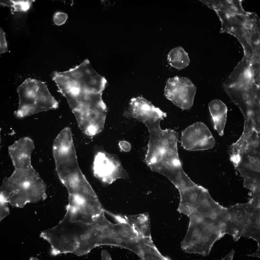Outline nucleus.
<instances>
[{
    "mask_svg": "<svg viewBox=\"0 0 260 260\" xmlns=\"http://www.w3.org/2000/svg\"><path fill=\"white\" fill-rule=\"evenodd\" d=\"M190 221L181 243L186 253L209 255L215 242L226 234L227 217L218 208L205 213L196 211L188 216Z\"/></svg>",
    "mask_w": 260,
    "mask_h": 260,
    "instance_id": "f257e3e1",
    "label": "nucleus"
},
{
    "mask_svg": "<svg viewBox=\"0 0 260 260\" xmlns=\"http://www.w3.org/2000/svg\"><path fill=\"white\" fill-rule=\"evenodd\" d=\"M40 236L50 244L53 255L68 253L83 255L92 249L93 224L74 219L66 214L57 225L42 232Z\"/></svg>",
    "mask_w": 260,
    "mask_h": 260,
    "instance_id": "f03ea898",
    "label": "nucleus"
},
{
    "mask_svg": "<svg viewBox=\"0 0 260 260\" xmlns=\"http://www.w3.org/2000/svg\"><path fill=\"white\" fill-rule=\"evenodd\" d=\"M217 15L221 22V32L233 36L245 49L260 43V19L255 13L235 9L220 11Z\"/></svg>",
    "mask_w": 260,
    "mask_h": 260,
    "instance_id": "7ed1b4c3",
    "label": "nucleus"
},
{
    "mask_svg": "<svg viewBox=\"0 0 260 260\" xmlns=\"http://www.w3.org/2000/svg\"><path fill=\"white\" fill-rule=\"evenodd\" d=\"M18 109L15 112L17 117H25L40 112L57 108L58 101L49 91L46 83L28 78L19 86Z\"/></svg>",
    "mask_w": 260,
    "mask_h": 260,
    "instance_id": "20e7f679",
    "label": "nucleus"
},
{
    "mask_svg": "<svg viewBox=\"0 0 260 260\" xmlns=\"http://www.w3.org/2000/svg\"><path fill=\"white\" fill-rule=\"evenodd\" d=\"M149 132L150 138L145 160L152 171L156 172L167 164L181 163L177 148L178 132L160 128Z\"/></svg>",
    "mask_w": 260,
    "mask_h": 260,
    "instance_id": "39448f33",
    "label": "nucleus"
},
{
    "mask_svg": "<svg viewBox=\"0 0 260 260\" xmlns=\"http://www.w3.org/2000/svg\"><path fill=\"white\" fill-rule=\"evenodd\" d=\"M225 233L234 241L241 237L252 239L260 243V209L255 205H236L228 208Z\"/></svg>",
    "mask_w": 260,
    "mask_h": 260,
    "instance_id": "423d86ee",
    "label": "nucleus"
},
{
    "mask_svg": "<svg viewBox=\"0 0 260 260\" xmlns=\"http://www.w3.org/2000/svg\"><path fill=\"white\" fill-rule=\"evenodd\" d=\"M93 169L94 176L106 184H111L119 178L129 177L117 156L102 149L95 155Z\"/></svg>",
    "mask_w": 260,
    "mask_h": 260,
    "instance_id": "0eeeda50",
    "label": "nucleus"
},
{
    "mask_svg": "<svg viewBox=\"0 0 260 260\" xmlns=\"http://www.w3.org/2000/svg\"><path fill=\"white\" fill-rule=\"evenodd\" d=\"M57 72L75 81L83 92L102 93L107 83L105 78L95 71L88 59L68 71Z\"/></svg>",
    "mask_w": 260,
    "mask_h": 260,
    "instance_id": "6e6552de",
    "label": "nucleus"
},
{
    "mask_svg": "<svg viewBox=\"0 0 260 260\" xmlns=\"http://www.w3.org/2000/svg\"><path fill=\"white\" fill-rule=\"evenodd\" d=\"M196 88L188 78L176 76L167 80L164 95L175 105L183 110L193 106Z\"/></svg>",
    "mask_w": 260,
    "mask_h": 260,
    "instance_id": "1a4fd4ad",
    "label": "nucleus"
},
{
    "mask_svg": "<svg viewBox=\"0 0 260 260\" xmlns=\"http://www.w3.org/2000/svg\"><path fill=\"white\" fill-rule=\"evenodd\" d=\"M182 146L189 151L207 150L214 147V139L207 126L197 122L187 127L182 133Z\"/></svg>",
    "mask_w": 260,
    "mask_h": 260,
    "instance_id": "9d476101",
    "label": "nucleus"
},
{
    "mask_svg": "<svg viewBox=\"0 0 260 260\" xmlns=\"http://www.w3.org/2000/svg\"><path fill=\"white\" fill-rule=\"evenodd\" d=\"M106 107L82 108L72 111L84 134L93 136L102 130L107 114Z\"/></svg>",
    "mask_w": 260,
    "mask_h": 260,
    "instance_id": "9b49d317",
    "label": "nucleus"
},
{
    "mask_svg": "<svg viewBox=\"0 0 260 260\" xmlns=\"http://www.w3.org/2000/svg\"><path fill=\"white\" fill-rule=\"evenodd\" d=\"M46 188L45 183L40 177L11 195L8 202L12 206L22 208L27 203L44 200L47 197Z\"/></svg>",
    "mask_w": 260,
    "mask_h": 260,
    "instance_id": "f8f14e48",
    "label": "nucleus"
},
{
    "mask_svg": "<svg viewBox=\"0 0 260 260\" xmlns=\"http://www.w3.org/2000/svg\"><path fill=\"white\" fill-rule=\"evenodd\" d=\"M34 148L33 141L28 137L20 138L8 147V152L15 169L32 166L31 154Z\"/></svg>",
    "mask_w": 260,
    "mask_h": 260,
    "instance_id": "ddd939ff",
    "label": "nucleus"
},
{
    "mask_svg": "<svg viewBox=\"0 0 260 260\" xmlns=\"http://www.w3.org/2000/svg\"><path fill=\"white\" fill-rule=\"evenodd\" d=\"M53 80L56 83L59 91L65 98L72 111L79 109L81 104L79 100L82 92L78 84L69 77L55 72Z\"/></svg>",
    "mask_w": 260,
    "mask_h": 260,
    "instance_id": "4468645a",
    "label": "nucleus"
},
{
    "mask_svg": "<svg viewBox=\"0 0 260 260\" xmlns=\"http://www.w3.org/2000/svg\"><path fill=\"white\" fill-rule=\"evenodd\" d=\"M139 256L143 260H169L162 255L155 246L151 237H140L138 240Z\"/></svg>",
    "mask_w": 260,
    "mask_h": 260,
    "instance_id": "2eb2a0df",
    "label": "nucleus"
},
{
    "mask_svg": "<svg viewBox=\"0 0 260 260\" xmlns=\"http://www.w3.org/2000/svg\"><path fill=\"white\" fill-rule=\"evenodd\" d=\"M40 177L38 173L32 166L26 169H15L8 178L18 188L21 189Z\"/></svg>",
    "mask_w": 260,
    "mask_h": 260,
    "instance_id": "dca6fc26",
    "label": "nucleus"
},
{
    "mask_svg": "<svg viewBox=\"0 0 260 260\" xmlns=\"http://www.w3.org/2000/svg\"><path fill=\"white\" fill-rule=\"evenodd\" d=\"M126 216L132 223L139 237L151 236L150 220L148 213Z\"/></svg>",
    "mask_w": 260,
    "mask_h": 260,
    "instance_id": "f3484780",
    "label": "nucleus"
},
{
    "mask_svg": "<svg viewBox=\"0 0 260 260\" xmlns=\"http://www.w3.org/2000/svg\"><path fill=\"white\" fill-rule=\"evenodd\" d=\"M167 60L170 65L178 69L185 68L190 62L188 53L181 46L175 48L170 51L168 55Z\"/></svg>",
    "mask_w": 260,
    "mask_h": 260,
    "instance_id": "a211bd4d",
    "label": "nucleus"
},
{
    "mask_svg": "<svg viewBox=\"0 0 260 260\" xmlns=\"http://www.w3.org/2000/svg\"><path fill=\"white\" fill-rule=\"evenodd\" d=\"M204 188L202 186L196 184L194 186L179 191L180 198V203L186 202L196 205Z\"/></svg>",
    "mask_w": 260,
    "mask_h": 260,
    "instance_id": "6ab92c4d",
    "label": "nucleus"
},
{
    "mask_svg": "<svg viewBox=\"0 0 260 260\" xmlns=\"http://www.w3.org/2000/svg\"><path fill=\"white\" fill-rule=\"evenodd\" d=\"M220 205L211 198L207 190L205 188L202 192L195 205L196 210L199 212L208 210Z\"/></svg>",
    "mask_w": 260,
    "mask_h": 260,
    "instance_id": "aec40b11",
    "label": "nucleus"
},
{
    "mask_svg": "<svg viewBox=\"0 0 260 260\" xmlns=\"http://www.w3.org/2000/svg\"><path fill=\"white\" fill-rule=\"evenodd\" d=\"M35 1L31 0H1L0 4L11 7L12 13L15 12H25L30 8L32 3Z\"/></svg>",
    "mask_w": 260,
    "mask_h": 260,
    "instance_id": "412c9836",
    "label": "nucleus"
},
{
    "mask_svg": "<svg viewBox=\"0 0 260 260\" xmlns=\"http://www.w3.org/2000/svg\"><path fill=\"white\" fill-rule=\"evenodd\" d=\"M208 106L212 119L227 115V107L220 100L215 99L209 103Z\"/></svg>",
    "mask_w": 260,
    "mask_h": 260,
    "instance_id": "4be33fe9",
    "label": "nucleus"
},
{
    "mask_svg": "<svg viewBox=\"0 0 260 260\" xmlns=\"http://www.w3.org/2000/svg\"><path fill=\"white\" fill-rule=\"evenodd\" d=\"M177 210L188 216L196 211L195 205L186 202L179 203Z\"/></svg>",
    "mask_w": 260,
    "mask_h": 260,
    "instance_id": "5701e85b",
    "label": "nucleus"
},
{
    "mask_svg": "<svg viewBox=\"0 0 260 260\" xmlns=\"http://www.w3.org/2000/svg\"><path fill=\"white\" fill-rule=\"evenodd\" d=\"M8 202L0 196V217L1 221L9 214V211L8 205Z\"/></svg>",
    "mask_w": 260,
    "mask_h": 260,
    "instance_id": "b1692460",
    "label": "nucleus"
},
{
    "mask_svg": "<svg viewBox=\"0 0 260 260\" xmlns=\"http://www.w3.org/2000/svg\"><path fill=\"white\" fill-rule=\"evenodd\" d=\"M68 15L66 13L61 12L55 13L53 17V20L55 24L60 26L65 24L68 18Z\"/></svg>",
    "mask_w": 260,
    "mask_h": 260,
    "instance_id": "393cba45",
    "label": "nucleus"
},
{
    "mask_svg": "<svg viewBox=\"0 0 260 260\" xmlns=\"http://www.w3.org/2000/svg\"><path fill=\"white\" fill-rule=\"evenodd\" d=\"M8 51L5 33L1 28L0 29V53H4Z\"/></svg>",
    "mask_w": 260,
    "mask_h": 260,
    "instance_id": "a878e982",
    "label": "nucleus"
},
{
    "mask_svg": "<svg viewBox=\"0 0 260 260\" xmlns=\"http://www.w3.org/2000/svg\"><path fill=\"white\" fill-rule=\"evenodd\" d=\"M119 145L121 150L125 152H128L130 151L131 146L130 143L127 141H120L119 143Z\"/></svg>",
    "mask_w": 260,
    "mask_h": 260,
    "instance_id": "bb28decb",
    "label": "nucleus"
},
{
    "mask_svg": "<svg viewBox=\"0 0 260 260\" xmlns=\"http://www.w3.org/2000/svg\"><path fill=\"white\" fill-rule=\"evenodd\" d=\"M235 252L234 250L232 249L222 260H232Z\"/></svg>",
    "mask_w": 260,
    "mask_h": 260,
    "instance_id": "cd10ccee",
    "label": "nucleus"
},
{
    "mask_svg": "<svg viewBox=\"0 0 260 260\" xmlns=\"http://www.w3.org/2000/svg\"><path fill=\"white\" fill-rule=\"evenodd\" d=\"M239 78L241 80H246L247 78L245 72H242L240 74Z\"/></svg>",
    "mask_w": 260,
    "mask_h": 260,
    "instance_id": "c85d7f7f",
    "label": "nucleus"
},
{
    "mask_svg": "<svg viewBox=\"0 0 260 260\" xmlns=\"http://www.w3.org/2000/svg\"><path fill=\"white\" fill-rule=\"evenodd\" d=\"M102 254L103 259H107L109 260L110 259V255H108V254L106 252L104 251L103 253Z\"/></svg>",
    "mask_w": 260,
    "mask_h": 260,
    "instance_id": "c756f323",
    "label": "nucleus"
},
{
    "mask_svg": "<svg viewBox=\"0 0 260 260\" xmlns=\"http://www.w3.org/2000/svg\"><path fill=\"white\" fill-rule=\"evenodd\" d=\"M259 187L257 186H255L253 188V191L254 192H257L259 191Z\"/></svg>",
    "mask_w": 260,
    "mask_h": 260,
    "instance_id": "7c9ffc66",
    "label": "nucleus"
},
{
    "mask_svg": "<svg viewBox=\"0 0 260 260\" xmlns=\"http://www.w3.org/2000/svg\"><path fill=\"white\" fill-rule=\"evenodd\" d=\"M258 72V71L257 70H254L253 72V74L254 75H256L257 74Z\"/></svg>",
    "mask_w": 260,
    "mask_h": 260,
    "instance_id": "2f4dec72",
    "label": "nucleus"
},
{
    "mask_svg": "<svg viewBox=\"0 0 260 260\" xmlns=\"http://www.w3.org/2000/svg\"><path fill=\"white\" fill-rule=\"evenodd\" d=\"M260 59L259 58L258 59L257 61V63H260Z\"/></svg>",
    "mask_w": 260,
    "mask_h": 260,
    "instance_id": "473e14b6",
    "label": "nucleus"
},
{
    "mask_svg": "<svg viewBox=\"0 0 260 260\" xmlns=\"http://www.w3.org/2000/svg\"><path fill=\"white\" fill-rule=\"evenodd\" d=\"M239 157H240V156H239Z\"/></svg>",
    "mask_w": 260,
    "mask_h": 260,
    "instance_id": "72a5a7b5",
    "label": "nucleus"
},
{
    "mask_svg": "<svg viewBox=\"0 0 260 260\" xmlns=\"http://www.w3.org/2000/svg\"><path fill=\"white\" fill-rule=\"evenodd\" d=\"M232 156H233V155H232ZM233 156H234V155H233Z\"/></svg>",
    "mask_w": 260,
    "mask_h": 260,
    "instance_id": "f704fd0d",
    "label": "nucleus"
}]
</instances>
